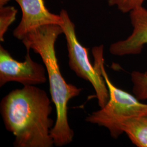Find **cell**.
<instances>
[{
    "label": "cell",
    "mask_w": 147,
    "mask_h": 147,
    "mask_svg": "<svg viewBox=\"0 0 147 147\" xmlns=\"http://www.w3.org/2000/svg\"><path fill=\"white\" fill-rule=\"evenodd\" d=\"M132 31L131 34L124 40L111 44V54L124 56L136 55L142 53L147 45V9L143 6L138 7L129 13Z\"/></svg>",
    "instance_id": "7"
},
{
    "label": "cell",
    "mask_w": 147,
    "mask_h": 147,
    "mask_svg": "<svg viewBox=\"0 0 147 147\" xmlns=\"http://www.w3.org/2000/svg\"><path fill=\"white\" fill-rule=\"evenodd\" d=\"M21 8L22 18L13 31V36L22 40L32 30L47 25L63 24L60 14L50 12L45 5L44 0H14Z\"/></svg>",
    "instance_id": "6"
},
{
    "label": "cell",
    "mask_w": 147,
    "mask_h": 147,
    "mask_svg": "<svg viewBox=\"0 0 147 147\" xmlns=\"http://www.w3.org/2000/svg\"><path fill=\"white\" fill-rule=\"evenodd\" d=\"M131 80L134 94L141 101L147 100V72L133 71Z\"/></svg>",
    "instance_id": "9"
},
{
    "label": "cell",
    "mask_w": 147,
    "mask_h": 147,
    "mask_svg": "<svg viewBox=\"0 0 147 147\" xmlns=\"http://www.w3.org/2000/svg\"><path fill=\"white\" fill-rule=\"evenodd\" d=\"M18 10L13 6L0 8V41L4 42V36L9 27L16 20Z\"/></svg>",
    "instance_id": "10"
},
{
    "label": "cell",
    "mask_w": 147,
    "mask_h": 147,
    "mask_svg": "<svg viewBox=\"0 0 147 147\" xmlns=\"http://www.w3.org/2000/svg\"><path fill=\"white\" fill-rule=\"evenodd\" d=\"M63 33L58 25H47L29 32L21 40L26 50H33L40 55L47 71L51 100L56 110V120L51 130L54 144L62 147L73 141L74 133L69 124L68 105L69 100L79 96L82 89L67 84L58 65L55 43Z\"/></svg>",
    "instance_id": "2"
},
{
    "label": "cell",
    "mask_w": 147,
    "mask_h": 147,
    "mask_svg": "<svg viewBox=\"0 0 147 147\" xmlns=\"http://www.w3.org/2000/svg\"><path fill=\"white\" fill-rule=\"evenodd\" d=\"M30 51L27 50L25 60L19 62L0 46L1 87L9 82H17L24 86H36L47 82V71L42 65L32 59Z\"/></svg>",
    "instance_id": "5"
},
{
    "label": "cell",
    "mask_w": 147,
    "mask_h": 147,
    "mask_svg": "<svg viewBox=\"0 0 147 147\" xmlns=\"http://www.w3.org/2000/svg\"><path fill=\"white\" fill-rule=\"evenodd\" d=\"M47 93L35 86L13 90L1 101L0 112L5 129L15 137L16 147H52L54 121Z\"/></svg>",
    "instance_id": "1"
},
{
    "label": "cell",
    "mask_w": 147,
    "mask_h": 147,
    "mask_svg": "<svg viewBox=\"0 0 147 147\" xmlns=\"http://www.w3.org/2000/svg\"><path fill=\"white\" fill-rule=\"evenodd\" d=\"M11 0H0V8L5 6Z\"/></svg>",
    "instance_id": "12"
},
{
    "label": "cell",
    "mask_w": 147,
    "mask_h": 147,
    "mask_svg": "<svg viewBox=\"0 0 147 147\" xmlns=\"http://www.w3.org/2000/svg\"><path fill=\"white\" fill-rule=\"evenodd\" d=\"M125 133L131 142L137 147H147V115L124 119L116 127L115 139Z\"/></svg>",
    "instance_id": "8"
},
{
    "label": "cell",
    "mask_w": 147,
    "mask_h": 147,
    "mask_svg": "<svg viewBox=\"0 0 147 147\" xmlns=\"http://www.w3.org/2000/svg\"><path fill=\"white\" fill-rule=\"evenodd\" d=\"M59 14L63 19L61 26L65 35L68 51L69 65L78 76L87 81L94 89L100 108L106 105L109 100V92L101 73L99 63L94 58L95 65L89 61L88 49L79 42L75 33V26L68 11L62 9Z\"/></svg>",
    "instance_id": "4"
},
{
    "label": "cell",
    "mask_w": 147,
    "mask_h": 147,
    "mask_svg": "<svg viewBox=\"0 0 147 147\" xmlns=\"http://www.w3.org/2000/svg\"><path fill=\"white\" fill-rule=\"evenodd\" d=\"M147 0H108L110 6H116L123 13H130L134 9L142 7Z\"/></svg>",
    "instance_id": "11"
},
{
    "label": "cell",
    "mask_w": 147,
    "mask_h": 147,
    "mask_svg": "<svg viewBox=\"0 0 147 147\" xmlns=\"http://www.w3.org/2000/svg\"><path fill=\"white\" fill-rule=\"evenodd\" d=\"M92 53L99 63L101 73L109 89V100L104 107L93 112L86 121L105 127L111 136L115 139L118 123L127 118L147 115V104L138 99L135 95L118 88L111 81L104 67L103 45L93 47Z\"/></svg>",
    "instance_id": "3"
}]
</instances>
